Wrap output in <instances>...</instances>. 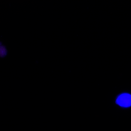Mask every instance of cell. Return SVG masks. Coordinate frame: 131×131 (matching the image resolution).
I'll use <instances>...</instances> for the list:
<instances>
[{
	"label": "cell",
	"instance_id": "cell-3",
	"mask_svg": "<svg viewBox=\"0 0 131 131\" xmlns=\"http://www.w3.org/2000/svg\"><path fill=\"white\" fill-rule=\"evenodd\" d=\"M2 45V43L1 42H0V46H1Z\"/></svg>",
	"mask_w": 131,
	"mask_h": 131
},
{
	"label": "cell",
	"instance_id": "cell-2",
	"mask_svg": "<svg viewBox=\"0 0 131 131\" xmlns=\"http://www.w3.org/2000/svg\"><path fill=\"white\" fill-rule=\"evenodd\" d=\"M7 51L6 48L4 45L0 46V57H5L7 55Z\"/></svg>",
	"mask_w": 131,
	"mask_h": 131
},
{
	"label": "cell",
	"instance_id": "cell-1",
	"mask_svg": "<svg viewBox=\"0 0 131 131\" xmlns=\"http://www.w3.org/2000/svg\"><path fill=\"white\" fill-rule=\"evenodd\" d=\"M116 103L120 106L124 107H129L131 105V96L128 94L121 95L117 98Z\"/></svg>",
	"mask_w": 131,
	"mask_h": 131
}]
</instances>
